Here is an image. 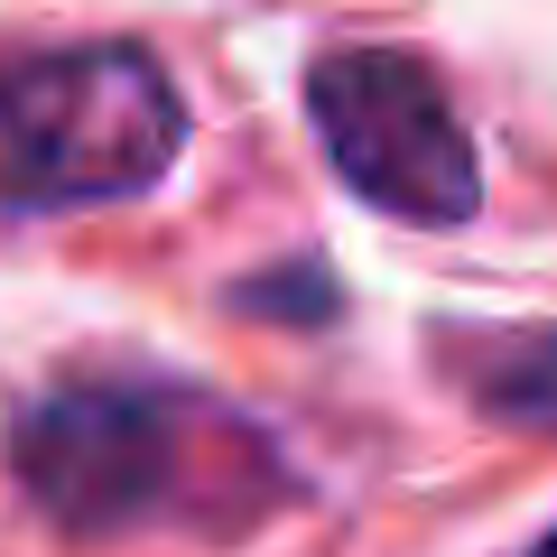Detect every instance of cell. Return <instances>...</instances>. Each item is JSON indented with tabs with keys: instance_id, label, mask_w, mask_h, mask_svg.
<instances>
[{
	"instance_id": "1",
	"label": "cell",
	"mask_w": 557,
	"mask_h": 557,
	"mask_svg": "<svg viewBox=\"0 0 557 557\" xmlns=\"http://www.w3.org/2000/svg\"><path fill=\"white\" fill-rule=\"evenodd\" d=\"M10 465L20 493L75 539L242 530L278 493V456L251 418L139 372H84L38 391L10 428Z\"/></svg>"
},
{
	"instance_id": "2",
	"label": "cell",
	"mask_w": 557,
	"mask_h": 557,
	"mask_svg": "<svg viewBox=\"0 0 557 557\" xmlns=\"http://www.w3.org/2000/svg\"><path fill=\"white\" fill-rule=\"evenodd\" d=\"M186 149L168 65L131 38L0 57V214H65L159 186Z\"/></svg>"
},
{
	"instance_id": "3",
	"label": "cell",
	"mask_w": 557,
	"mask_h": 557,
	"mask_svg": "<svg viewBox=\"0 0 557 557\" xmlns=\"http://www.w3.org/2000/svg\"><path fill=\"white\" fill-rule=\"evenodd\" d=\"M307 121L362 205L399 223H465L483 205V159L446 102L437 65L409 47H335L307 75Z\"/></svg>"
},
{
	"instance_id": "4",
	"label": "cell",
	"mask_w": 557,
	"mask_h": 557,
	"mask_svg": "<svg viewBox=\"0 0 557 557\" xmlns=\"http://www.w3.org/2000/svg\"><path fill=\"white\" fill-rule=\"evenodd\" d=\"M446 372H456L493 418H520V428H557V325L474 335V344H456V354H446Z\"/></svg>"
},
{
	"instance_id": "5",
	"label": "cell",
	"mask_w": 557,
	"mask_h": 557,
	"mask_svg": "<svg viewBox=\"0 0 557 557\" xmlns=\"http://www.w3.org/2000/svg\"><path fill=\"white\" fill-rule=\"evenodd\" d=\"M530 557H557V530H548V539H539V548H530Z\"/></svg>"
}]
</instances>
